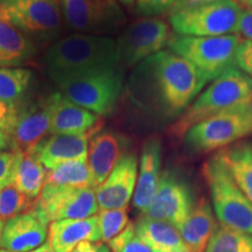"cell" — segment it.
Listing matches in <instances>:
<instances>
[{
  "label": "cell",
  "mask_w": 252,
  "mask_h": 252,
  "mask_svg": "<svg viewBox=\"0 0 252 252\" xmlns=\"http://www.w3.org/2000/svg\"><path fill=\"white\" fill-rule=\"evenodd\" d=\"M138 180V158L126 153L116 163L108 178L96 188L99 209L127 208L133 197Z\"/></svg>",
  "instance_id": "cell-14"
},
{
  "label": "cell",
  "mask_w": 252,
  "mask_h": 252,
  "mask_svg": "<svg viewBox=\"0 0 252 252\" xmlns=\"http://www.w3.org/2000/svg\"><path fill=\"white\" fill-rule=\"evenodd\" d=\"M243 7L236 0H219L169 13V26L176 35L223 36L238 34Z\"/></svg>",
  "instance_id": "cell-6"
},
{
  "label": "cell",
  "mask_w": 252,
  "mask_h": 252,
  "mask_svg": "<svg viewBox=\"0 0 252 252\" xmlns=\"http://www.w3.org/2000/svg\"><path fill=\"white\" fill-rule=\"evenodd\" d=\"M215 154L252 203V141H238Z\"/></svg>",
  "instance_id": "cell-24"
},
{
  "label": "cell",
  "mask_w": 252,
  "mask_h": 252,
  "mask_svg": "<svg viewBox=\"0 0 252 252\" xmlns=\"http://www.w3.org/2000/svg\"><path fill=\"white\" fill-rule=\"evenodd\" d=\"M32 77L33 72L30 69L0 67V100L8 104L17 103L27 91Z\"/></svg>",
  "instance_id": "cell-29"
},
{
  "label": "cell",
  "mask_w": 252,
  "mask_h": 252,
  "mask_svg": "<svg viewBox=\"0 0 252 252\" xmlns=\"http://www.w3.org/2000/svg\"><path fill=\"white\" fill-rule=\"evenodd\" d=\"M71 252H111L109 245L103 242H83Z\"/></svg>",
  "instance_id": "cell-38"
},
{
  "label": "cell",
  "mask_w": 252,
  "mask_h": 252,
  "mask_svg": "<svg viewBox=\"0 0 252 252\" xmlns=\"http://www.w3.org/2000/svg\"><path fill=\"white\" fill-rule=\"evenodd\" d=\"M33 202L34 200L21 193L14 184L7 186L0 190V220L6 223L8 220L26 213Z\"/></svg>",
  "instance_id": "cell-30"
},
{
  "label": "cell",
  "mask_w": 252,
  "mask_h": 252,
  "mask_svg": "<svg viewBox=\"0 0 252 252\" xmlns=\"http://www.w3.org/2000/svg\"><path fill=\"white\" fill-rule=\"evenodd\" d=\"M243 37L238 34L223 36L172 35L168 50L187 61L204 86L236 67V55Z\"/></svg>",
  "instance_id": "cell-4"
},
{
  "label": "cell",
  "mask_w": 252,
  "mask_h": 252,
  "mask_svg": "<svg viewBox=\"0 0 252 252\" xmlns=\"http://www.w3.org/2000/svg\"><path fill=\"white\" fill-rule=\"evenodd\" d=\"M0 252H11V251H6V250H2V249H0ZM28 252H54V250H53L52 247H50V244L47 242V243L42 244L37 249H34V250L28 251Z\"/></svg>",
  "instance_id": "cell-41"
},
{
  "label": "cell",
  "mask_w": 252,
  "mask_h": 252,
  "mask_svg": "<svg viewBox=\"0 0 252 252\" xmlns=\"http://www.w3.org/2000/svg\"><path fill=\"white\" fill-rule=\"evenodd\" d=\"M162 144L160 138L151 137L141 150L139 172L133 195V206L144 214L152 202L161 178Z\"/></svg>",
  "instance_id": "cell-18"
},
{
  "label": "cell",
  "mask_w": 252,
  "mask_h": 252,
  "mask_svg": "<svg viewBox=\"0 0 252 252\" xmlns=\"http://www.w3.org/2000/svg\"><path fill=\"white\" fill-rule=\"evenodd\" d=\"M215 1H219V0H179L172 11H178V9H184L188 7H195V6L210 4V2ZM171 12H169V13H171Z\"/></svg>",
  "instance_id": "cell-39"
},
{
  "label": "cell",
  "mask_w": 252,
  "mask_h": 252,
  "mask_svg": "<svg viewBox=\"0 0 252 252\" xmlns=\"http://www.w3.org/2000/svg\"><path fill=\"white\" fill-rule=\"evenodd\" d=\"M130 87L138 106L162 121H176L206 86L187 61L163 49L135 67Z\"/></svg>",
  "instance_id": "cell-1"
},
{
  "label": "cell",
  "mask_w": 252,
  "mask_h": 252,
  "mask_svg": "<svg viewBox=\"0 0 252 252\" xmlns=\"http://www.w3.org/2000/svg\"><path fill=\"white\" fill-rule=\"evenodd\" d=\"M60 5L68 26L82 34L109 36L126 21L117 0H60Z\"/></svg>",
  "instance_id": "cell-11"
},
{
  "label": "cell",
  "mask_w": 252,
  "mask_h": 252,
  "mask_svg": "<svg viewBox=\"0 0 252 252\" xmlns=\"http://www.w3.org/2000/svg\"><path fill=\"white\" fill-rule=\"evenodd\" d=\"M195 202L196 201L187 182L175 172L165 169L161 173L152 202L141 216L163 220L178 229L193 210Z\"/></svg>",
  "instance_id": "cell-13"
},
{
  "label": "cell",
  "mask_w": 252,
  "mask_h": 252,
  "mask_svg": "<svg viewBox=\"0 0 252 252\" xmlns=\"http://www.w3.org/2000/svg\"><path fill=\"white\" fill-rule=\"evenodd\" d=\"M111 252H156L135 232L133 223L128 225L108 243Z\"/></svg>",
  "instance_id": "cell-32"
},
{
  "label": "cell",
  "mask_w": 252,
  "mask_h": 252,
  "mask_svg": "<svg viewBox=\"0 0 252 252\" xmlns=\"http://www.w3.org/2000/svg\"><path fill=\"white\" fill-rule=\"evenodd\" d=\"M128 147L130 139L117 131L102 130L91 135L88 149V165L94 189L105 181Z\"/></svg>",
  "instance_id": "cell-16"
},
{
  "label": "cell",
  "mask_w": 252,
  "mask_h": 252,
  "mask_svg": "<svg viewBox=\"0 0 252 252\" xmlns=\"http://www.w3.org/2000/svg\"><path fill=\"white\" fill-rule=\"evenodd\" d=\"M236 67L252 78V41L242 40L236 55Z\"/></svg>",
  "instance_id": "cell-36"
},
{
  "label": "cell",
  "mask_w": 252,
  "mask_h": 252,
  "mask_svg": "<svg viewBox=\"0 0 252 252\" xmlns=\"http://www.w3.org/2000/svg\"><path fill=\"white\" fill-rule=\"evenodd\" d=\"M135 232L156 252H191L174 225L163 220L140 216Z\"/></svg>",
  "instance_id": "cell-23"
},
{
  "label": "cell",
  "mask_w": 252,
  "mask_h": 252,
  "mask_svg": "<svg viewBox=\"0 0 252 252\" xmlns=\"http://www.w3.org/2000/svg\"><path fill=\"white\" fill-rule=\"evenodd\" d=\"M45 184L56 187H94L88 160H71L49 169Z\"/></svg>",
  "instance_id": "cell-26"
},
{
  "label": "cell",
  "mask_w": 252,
  "mask_h": 252,
  "mask_svg": "<svg viewBox=\"0 0 252 252\" xmlns=\"http://www.w3.org/2000/svg\"><path fill=\"white\" fill-rule=\"evenodd\" d=\"M48 223L45 216L32 204L26 213L5 223L0 235V248L11 252H28L37 249L45 244Z\"/></svg>",
  "instance_id": "cell-15"
},
{
  "label": "cell",
  "mask_w": 252,
  "mask_h": 252,
  "mask_svg": "<svg viewBox=\"0 0 252 252\" xmlns=\"http://www.w3.org/2000/svg\"><path fill=\"white\" fill-rule=\"evenodd\" d=\"M83 242H100L97 215L83 220H61L50 223L48 243L54 252H71Z\"/></svg>",
  "instance_id": "cell-20"
},
{
  "label": "cell",
  "mask_w": 252,
  "mask_h": 252,
  "mask_svg": "<svg viewBox=\"0 0 252 252\" xmlns=\"http://www.w3.org/2000/svg\"><path fill=\"white\" fill-rule=\"evenodd\" d=\"M88 134H52V137L40 141L30 154L46 168L53 169L71 160H88Z\"/></svg>",
  "instance_id": "cell-19"
},
{
  "label": "cell",
  "mask_w": 252,
  "mask_h": 252,
  "mask_svg": "<svg viewBox=\"0 0 252 252\" xmlns=\"http://www.w3.org/2000/svg\"><path fill=\"white\" fill-rule=\"evenodd\" d=\"M50 113L49 132L52 134H87L98 121V116L88 111L61 93L46 99Z\"/></svg>",
  "instance_id": "cell-17"
},
{
  "label": "cell",
  "mask_w": 252,
  "mask_h": 252,
  "mask_svg": "<svg viewBox=\"0 0 252 252\" xmlns=\"http://www.w3.org/2000/svg\"><path fill=\"white\" fill-rule=\"evenodd\" d=\"M238 35L252 41V8H244L238 25Z\"/></svg>",
  "instance_id": "cell-37"
},
{
  "label": "cell",
  "mask_w": 252,
  "mask_h": 252,
  "mask_svg": "<svg viewBox=\"0 0 252 252\" xmlns=\"http://www.w3.org/2000/svg\"><path fill=\"white\" fill-rule=\"evenodd\" d=\"M202 175L220 224L252 235V203L216 154L203 163Z\"/></svg>",
  "instance_id": "cell-5"
},
{
  "label": "cell",
  "mask_w": 252,
  "mask_h": 252,
  "mask_svg": "<svg viewBox=\"0 0 252 252\" xmlns=\"http://www.w3.org/2000/svg\"><path fill=\"white\" fill-rule=\"evenodd\" d=\"M237 1L244 8H252V0H237Z\"/></svg>",
  "instance_id": "cell-43"
},
{
  "label": "cell",
  "mask_w": 252,
  "mask_h": 252,
  "mask_svg": "<svg viewBox=\"0 0 252 252\" xmlns=\"http://www.w3.org/2000/svg\"><path fill=\"white\" fill-rule=\"evenodd\" d=\"M45 67L47 75L58 86L93 72L118 68L117 41L111 36L91 34L63 37L48 49Z\"/></svg>",
  "instance_id": "cell-2"
},
{
  "label": "cell",
  "mask_w": 252,
  "mask_h": 252,
  "mask_svg": "<svg viewBox=\"0 0 252 252\" xmlns=\"http://www.w3.org/2000/svg\"><path fill=\"white\" fill-rule=\"evenodd\" d=\"M245 108H247V111L249 113V116H250L251 119H252V94L250 96V98L248 99L247 104H245Z\"/></svg>",
  "instance_id": "cell-42"
},
{
  "label": "cell",
  "mask_w": 252,
  "mask_h": 252,
  "mask_svg": "<svg viewBox=\"0 0 252 252\" xmlns=\"http://www.w3.org/2000/svg\"><path fill=\"white\" fill-rule=\"evenodd\" d=\"M46 169L35 157L30 153H24L19 163L14 185L21 193L35 200L42 190L46 182Z\"/></svg>",
  "instance_id": "cell-27"
},
{
  "label": "cell",
  "mask_w": 252,
  "mask_h": 252,
  "mask_svg": "<svg viewBox=\"0 0 252 252\" xmlns=\"http://www.w3.org/2000/svg\"><path fill=\"white\" fill-rule=\"evenodd\" d=\"M204 252H252V235L219 223Z\"/></svg>",
  "instance_id": "cell-28"
},
{
  "label": "cell",
  "mask_w": 252,
  "mask_h": 252,
  "mask_svg": "<svg viewBox=\"0 0 252 252\" xmlns=\"http://www.w3.org/2000/svg\"><path fill=\"white\" fill-rule=\"evenodd\" d=\"M236 1H237V0H236Z\"/></svg>",
  "instance_id": "cell-46"
},
{
  "label": "cell",
  "mask_w": 252,
  "mask_h": 252,
  "mask_svg": "<svg viewBox=\"0 0 252 252\" xmlns=\"http://www.w3.org/2000/svg\"><path fill=\"white\" fill-rule=\"evenodd\" d=\"M50 113L47 100L19 111L18 121L11 138L13 147L31 153L49 132Z\"/></svg>",
  "instance_id": "cell-21"
},
{
  "label": "cell",
  "mask_w": 252,
  "mask_h": 252,
  "mask_svg": "<svg viewBox=\"0 0 252 252\" xmlns=\"http://www.w3.org/2000/svg\"><path fill=\"white\" fill-rule=\"evenodd\" d=\"M2 228H4V223H2L1 220H0V235H1V230H2Z\"/></svg>",
  "instance_id": "cell-45"
},
{
  "label": "cell",
  "mask_w": 252,
  "mask_h": 252,
  "mask_svg": "<svg viewBox=\"0 0 252 252\" xmlns=\"http://www.w3.org/2000/svg\"><path fill=\"white\" fill-rule=\"evenodd\" d=\"M19 111L15 104H8L0 100V131L12 135L17 124Z\"/></svg>",
  "instance_id": "cell-35"
},
{
  "label": "cell",
  "mask_w": 252,
  "mask_h": 252,
  "mask_svg": "<svg viewBox=\"0 0 252 252\" xmlns=\"http://www.w3.org/2000/svg\"><path fill=\"white\" fill-rule=\"evenodd\" d=\"M35 54L30 37L0 19V67L14 68Z\"/></svg>",
  "instance_id": "cell-25"
},
{
  "label": "cell",
  "mask_w": 252,
  "mask_h": 252,
  "mask_svg": "<svg viewBox=\"0 0 252 252\" xmlns=\"http://www.w3.org/2000/svg\"><path fill=\"white\" fill-rule=\"evenodd\" d=\"M0 19L30 39L52 40L62 26L61 5L60 0H0Z\"/></svg>",
  "instance_id": "cell-9"
},
{
  "label": "cell",
  "mask_w": 252,
  "mask_h": 252,
  "mask_svg": "<svg viewBox=\"0 0 252 252\" xmlns=\"http://www.w3.org/2000/svg\"><path fill=\"white\" fill-rule=\"evenodd\" d=\"M60 93L96 116H106L117 105L124 89L123 68H111L84 75L60 84Z\"/></svg>",
  "instance_id": "cell-8"
},
{
  "label": "cell",
  "mask_w": 252,
  "mask_h": 252,
  "mask_svg": "<svg viewBox=\"0 0 252 252\" xmlns=\"http://www.w3.org/2000/svg\"><path fill=\"white\" fill-rule=\"evenodd\" d=\"M98 226L100 242L109 243L112 238L118 236L128 225L127 208L122 209H99Z\"/></svg>",
  "instance_id": "cell-31"
},
{
  "label": "cell",
  "mask_w": 252,
  "mask_h": 252,
  "mask_svg": "<svg viewBox=\"0 0 252 252\" xmlns=\"http://www.w3.org/2000/svg\"><path fill=\"white\" fill-rule=\"evenodd\" d=\"M171 26L159 17H144L123 31L117 40L122 68L137 67L140 62L161 52L171 40Z\"/></svg>",
  "instance_id": "cell-10"
},
{
  "label": "cell",
  "mask_w": 252,
  "mask_h": 252,
  "mask_svg": "<svg viewBox=\"0 0 252 252\" xmlns=\"http://www.w3.org/2000/svg\"><path fill=\"white\" fill-rule=\"evenodd\" d=\"M217 224L212 206L206 198L201 197L178 230L189 250L204 252Z\"/></svg>",
  "instance_id": "cell-22"
},
{
  "label": "cell",
  "mask_w": 252,
  "mask_h": 252,
  "mask_svg": "<svg viewBox=\"0 0 252 252\" xmlns=\"http://www.w3.org/2000/svg\"><path fill=\"white\" fill-rule=\"evenodd\" d=\"M9 147L13 149V141H12L11 135L4 131H0V152L6 151Z\"/></svg>",
  "instance_id": "cell-40"
},
{
  "label": "cell",
  "mask_w": 252,
  "mask_h": 252,
  "mask_svg": "<svg viewBox=\"0 0 252 252\" xmlns=\"http://www.w3.org/2000/svg\"><path fill=\"white\" fill-rule=\"evenodd\" d=\"M245 104L214 116L189 128L182 139L198 153L219 152L252 135V119Z\"/></svg>",
  "instance_id": "cell-7"
},
{
  "label": "cell",
  "mask_w": 252,
  "mask_h": 252,
  "mask_svg": "<svg viewBox=\"0 0 252 252\" xmlns=\"http://www.w3.org/2000/svg\"><path fill=\"white\" fill-rule=\"evenodd\" d=\"M23 156L24 152L18 147L0 152V190L14 184L18 166Z\"/></svg>",
  "instance_id": "cell-33"
},
{
  "label": "cell",
  "mask_w": 252,
  "mask_h": 252,
  "mask_svg": "<svg viewBox=\"0 0 252 252\" xmlns=\"http://www.w3.org/2000/svg\"><path fill=\"white\" fill-rule=\"evenodd\" d=\"M178 1L179 0H137V11L145 17H157L169 13Z\"/></svg>",
  "instance_id": "cell-34"
},
{
  "label": "cell",
  "mask_w": 252,
  "mask_h": 252,
  "mask_svg": "<svg viewBox=\"0 0 252 252\" xmlns=\"http://www.w3.org/2000/svg\"><path fill=\"white\" fill-rule=\"evenodd\" d=\"M252 94V78L237 67L209 83L206 89L169 126V134L182 139L189 128L200 122L247 103Z\"/></svg>",
  "instance_id": "cell-3"
},
{
  "label": "cell",
  "mask_w": 252,
  "mask_h": 252,
  "mask_svg": "<svg viewBox=\"0 0 252 252\" xmlns=\"http://www.w3.org/2000/svg\"><path fill=\"white\" fill-rule=\"evenodd\" d=\"M119 1H122L123 4H126V5H131L133 4L135 0H119Z\"/></svg>",
  "instance_id": "cell-44"
},
{
  "label": "cell",
  "mask_w": 252,
  "mask_h": 252,
  "mask_svg": "<svg viewBox=\"0 0 252 252\" xmlns=\"http://www.w3.org/2000/svg\"><path fill=\"white\" fill-rule=\"evenodd\" d=\"M34 206L48 222L61 220H83L98 213L94 187H56L43 186Z\"/></svg>",
  "instance_id": "cell-12"
}]
</instances>
